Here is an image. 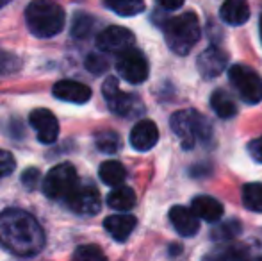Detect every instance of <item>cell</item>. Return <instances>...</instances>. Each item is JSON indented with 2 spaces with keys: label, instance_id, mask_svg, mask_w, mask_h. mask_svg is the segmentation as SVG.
I'll return each instance as SVG.
<instances>
[{
  "label": "cell",
  "instance_id": "obj_15",
  "mask_svg": "<svg viewBox=\"0 0 262 261\" xmlns=\"http://www.w3.org/2000/svg\"><path fill=\"white\" fill-rule=\"evenodd\" d=\"M169 222L175 227V231L182 236L189 238L200 231V220L191 209L184 208V206H173L169 209Z\"/></svg>",
  "mask_w": 262,
  "mask_h": 261
},
{
  "label": "cell",
  "instance_id": "obj_13",
  "mask_svg": "<svg viewBox=\"0 0 262 261\" xmlns=\"http://www.w3.org/2000/svg\"><path fill=\"white\" fill-rule=\"evenodd\" d=\"M107 104H109L111 111L120 116H125V118H134V116L141 115L145 111L141 98L138 95L123 93L121 90H118L113 97L107 98Z\"/></svg>",
  "mask_w": 262,
  "mask_h": 261
},
{
  "label": "cell",
  "instance_id": "obj_29",
  "mask_svg": "<svg viewBox=\"0 0 262 261\" xmlns=\"http://www.w3.org/2000/svg\"><path fill=\"white\" fill-rule=\"evenodd\" d=\"M86 68L91 73H102L109 68V63H107V59L104 56H100V54H90L86 57Z\"/></svg>",
  "mask_w": 262,
  "mask_h": 261
},
{
  "label": "cell",
  "instance_id": "obj_34",
  "mask_svg": "<svg viewBox=\"0 0 262 261\" xmlns=\"http://www.w3.org/2000/svg\"><path fill=\"white\" fill-rule=\"evenodd\" d=\"M157 4L162 7V9L175 11V9H180V7H182L184 0H157Z\"/></svg>",
  "mask_w": 262,
  "mask_h": 261
},
{
  "label": "cell",
  "instance_id": "obj_31",
  "mask_svg": "<svg viewBox=\"0 0 262 261\" xmlns=\"http://www.w3.org/2000/svg\"><path fill=\"white\" fill-rule=\"evenodd\" d=\"M39 179H41V174H39L38 168H27V170L21 174V183H24L25 188L34 190L38 186Z\"/></svg>",
  "mask_w": 262,
  "mask_h": 261
},
{
  "label": "cell",
  "instance_id": "obj_24",
  "mask_svg": "<svg viewBox=\"0 0 262 261\" xmlns=\"http://www.w3.org/2000/svg\"><path fill=\"white\" fill-rule=\"evenodd\" d=\"M243 204L253 213H262V183H248L243 188Z\"/></svg>",
  "mask_w": 262,
  "mask_h": 261
},
{
  "label": "cell",
  "instance_id": "obj_19",
  "mask_svg": "<svg viewBox=\"0 0 262 261\" xmlns=\"http://www.w3.org/2000/svg\"><path fill=\"white\" fill-rule=\"evenodd\" d=\"M210 108L220 118L227 120L237 115V104L225 90H216L210 95Z\"/></svg>",
  "mask_w": 262,
  "mask_h": 261
},
{
  "label": "cell",
  "instance_id": "obj_12",
  "mask_svg": "<svg viewBox=\"0 0 262 261\" xmlns=\"http://www.w3.org/2000/svg\"><path fill=\"white\" fill-rule=\"evenodd\" d=\"M54 97L59 101L72 102V104H86L91 98V90L90 86L79 83V81H59L54 84Z\"/></svg>",
  "mask_w": 262,
  "mask_h": 261
},
{
  "label": "cell",
  "instance_id": "obj_38",
  "mask_svg": "<svg viewBox=\"0 0 262 261\" xmlns=\"http://www.w3.org/2000/svg\"><path fill=\"white\" fill-rule=\"evenodd\" d=\"M0 177H2V175H0Z\"/></svg>",
  "mask_w": 262,
  "mask_h": 261
},
{
  "label": "cell",
  "instance_id": "obj_4",
  "mask_svg": "<svg viewBox=\"0 0 262 261\" xmlns=\"http://www.w3.org/2000/svg\"><path fill=\"white\" fill-rule=\"evenodd\" d=\"M169 127L186 150L194 149L198 143L209 142L210 132H212L209 120L194 109H180V111L173 113L169 118Z\"/></svg>",
  "mask_w": 262,
  "mask_h": 261
},
{
  "label": "cell",
  "instance_id": "obj_27",
  "mask_svg": "<svg viewBox=\"0 0 262 261\" xmlns=\"http://www.w3.org/2000/svg\"><path fill=\"white\" fill-rule=\"evenodd\" d=\"M93 25H95L93 18L84 13H77L75 18H73L72 34L75 36V38H86V36H90L91 31H93Z\"/></svg>",
  "mask_w": 262,
  "mask_h": 261
},
{
  "label": "cell",
  "instance_id": "obj_37",
  "mask_svg": "<svg viewBox=\"0 0 262 261\" xmlns=\"http://www.w3.org/2000/svg\"><path fill=\"white\" fill-rule=\"evenodd\" d=\"M259 261H262V258H260V259H259Z\"/></svg>",
  "mask_w": 262,
  "mask_h": 261
},
{
  "label": "cell",
  "instance_id": "obj_20",
  "mask_svg": "<svg viewBox=\"0 0 262 261\" xmlns=\"http://www.w3.org/2000/svg\"><path fill=\"white\" fill-rule=\"evenodd\" d=\"M107 204L116 211H128L136 206V193L128 186H114L113 192L107 195Z\"/></svg>",
  "mask_w": 262,
  "mask_h": 261
},
{
  "label": "cell",
  "instance_id": "obj_21",
  "mask_svg": "<svg viewBox=\"0 0 262 261\" xmlns=\"http://www.w3.org/2000/svg\"><path fill=\"white\" fill-rule=\"evenodd\" d=\"M98 175H100L102 183H105L107 186H120L125 181V177H127V170H125V167L120 161L111 159L102 163Z\"/></svg>",
  "mask_w": 262,
  "mask_h": 261
},
{
  "label": "cell",
  "instance_id": "obj_1",
  "mask_svg": "<svg viewBox=\"0 0 262 261\" xmlns=\"http://www.w3.org/2000/svg\"><path fill=\"white\" fill-rule=\"evenodd\" d=\"M0 245L21 258L38 254L45 245V233L38 220L21 209H6L0 215Z\"/></svg>",
  "mask_w": 262,
  "mask_h": 261
},
{
  "label": "cell",
  "instance_id": "obj_33",
  "mask_svg": "<svg viewBox=\"0 0 262 261\" xmlns=\"http://www.w3.org/2000/svg\"><path fill=\"white\" fill-rule=\"evenodd\" d=\"M248 152H250V156L257 161V163H262V136H260V138H255V139H252V142H250Z\"/></svg>",
  "mask_w": 262,
  "mask_h": 261
},
{
  "label": "cell",
  "instance_id": "obj_28",
  "mask_svg": "<svg viewBox=\"0 0 262 261\" xmlns=\"http://www.w3.org/2000/svg\"><path fill=\"white\" fill-rule=\"evenodd\" d=\"M73 261H107V258L97 245H80L73 254Z\"/></svg>",
  "mask_w": 262,
  "mask_h": 261
},
{
  "label": "cell",
  "instance_id": "obj_2",
  "mask_svg": "<svg viewBox=\"0 0 262 261\" xmlns=\"http://www.w3.org/2000/svg\"><path fill=\"white\" fill-rule=\"evenodd\" d=\"M29 31L38 38H52L64 27V11L52 0H34L25 9Z\"/></svg>",
  "mask_w": 262,
  "mask_h": 261
},
{
  "label": "cell",
  "instance_id": "obj_36",
  "mask_svg": "<svg viewBox=\"0 0 262 261\" xmlns=\"http://www.w3.org/2000/svg\"><path fill=\"white\" fill-rule=\"evenodd\" d=\"M11 0H0V9H2L4 6H6V4H9Z\"/></svg>",
  "mask_w": 262,
  "mask_h": 261
},
{
  "label": "cell",
  "instance_id": "obj_17",
  "mask_svg": "<svg viewBox=\"0 0 262 261\" xmlns=\"http://www.w3.org/2000/svg\"><path fill=\"white\" fill-rule=\"evenodd\" d=\"M136 224H138L136 216L121 213V215L107 216L105 222H104V227H105L107 231H109V234L116 242H125L128 236H130L132 231L136 229Z\"/></svg>",
  "mask_w": 262,
  "mask_h": 261
},
{
  "label": "cell",
  "instance_id": "obj_8",
  "mask_svg": "<svg viewBox=\"0 0 262 261\" xmlns=\"http://www.w3.org/2000/svg\"><path fill=\"white\" fill-rule=\"evenodd\" d=\"M64 200L79 215H97L102 208L100 193L91 183H77Z\"/></svg>",
  "mask_w": 262,
  "mask_h": 261
},
{
  "label": "cell",
  "instance_id": "obj_10",
  "mask_svg": "<svg viewBox=\"0 0 262 261\" xmlns=\"http://www.w3.org/2000/svg\"><path fill=\"white\" fill-rule=\"evenodd\" d=\"M227 63L228 54L216 45H210L209 49H205L196 59L198 72L204 79H216L227 68Z\"/></svg>",
  "mask_w": 262,
  "mask_h": 261
},
{
  "label": "cell",
  "instance_id": "obj_16",
  "mask_svg": "<svg viewBox=\"0 0 262 261\" xmlns=\"http://www.w3.org/2000/svg\"><path fill=\"white\" fill-rule=\"evenodd\" d=\"M191 211L198 216V218L205 220V222L216 224L223 216V204L217 198L209 195H198L191 202Z\"/></svg>",
  "mask_w": 262,
  "mask_h": 261
},
{
  "label": "cell",
  "instance_id": "obj_18",
  "mask_svg": "<svg viewBox=\"0 0 262 261\" xmlns=\"http://www.w3.org/2000/svg\"><path fill=\"white\" fill-rule=\"evenodd\" d=\"M220 16L228 25H243L250 18V6L246 0H225L220 7Z\"/></svg>",
  "mask_w": 262,
  "mask_h": 261
},
{
  "label": "cell",
  "instance_id": "obj_26",
  "mask_svg": "<svg viewBox=\"0 0 262 261\" xmlns=\"http://www.w3.org/2000/svg\"><path fill=\"white\" fill-rule=\"evenodd\" d=\"M95 143H97V149L102 150V152H105V154L118 152L120 147H121L120 136H118V132H114V131L98 132L97 138H95Z\"/></svg>",
  "mask_w": 262,
  "mask_h": 261
},
{
  "label": "cell",
  "instance_id": "obj_25",
  "mask_svg": "<svg viewBox=\"0 0 262 261\" xmlns=\"http://www.w3.org/2000/svg\"><path fill=\"white\" fill-rule=\"evenodd\" d=\"M204 261H250V254L245 247H225L205 256Z\"/></svg>",
  "mask_w": 262,
  "mask_h": 261
},
{
  "label": "cell",
  "instance_id": "obj_11",
  "mask_svg": "<svg viewBox=\"0 0 262 261\" xmlns=\"http://www.w3.org/2000/svg\"><path fill=\"white\" fill-rule=\"evenodd\" d=\"M29 122L38 132V139L41 143H54L59 136V122L55 115L49 109H34L29 116Z\"/></svg>",
  "mask_w": 262,
  "mask_h": 261
},
{
  "label": "cell",
  "instance_id": "obj_22",
  "mask_svg": "<svg viewBox=\"0 0 262 261\" xmlns=\"http://www.w3.org/2000/svg\"><path fill=\"white\" fill-rule=\"evenodd\" d=\"M241 231H243V226L239 220L230 218V220H223V222L217 220L216 226L210 231V238H212L214 242H227V240H232V238L239 236Z\"/></svg>",
  "mask_w": 262,
  "mask_h": 261
},
{
  "label": "cell",
  "instance_id": "obj_6",
  "mask_svg": "<svg viewBox=\"0 0 262 261\" xmlns=\"http://www.w3.org/2000/svg\"><path fill=\"white\" fill-rule=\"evenodd\" d=\"M77 183H79V179H77L75 167L70 163H61L45 175L43 192L50 198H66Z\"/></svg>",
  "mask_w": 262,
  "mask_h": 261
},
{
  "label": "cell",
  "instance_id": "obj_35",
  "mask_svg": "<svg viewBox=\"0 0 262 261\" xmlns=\"http://www.w3.org/2000/svg\"><path fill=\"white\" fill-rule=\"evenodd\" d=\"M259 32H260V42H262V14H260V22H259Z\"/></svg>",
  "mask_w": 262,
  "mask_h": 261
},
{
  "label": "cell",
  "instance_id": "obj_5",
  "mask_svg": "<svg viewBox=\"0 0 262 261\" xmlns=\"http://www.w3.org/2000/svg\"><path fill=\"white\" fill-rule=\"evenodd\" d=\"M230 84L246 104H259L262 101V77L245 65H234L228 70Z\"/></svg>",
  "mask_w": 262,
  "mask_h": 261
},
{
  "label": "cell",
  "instance_id": "obj_23",
  "mask_svg": "<svg viewBox=\"0 0 262 261\" xmlns=\"http://www.w3.org/2000/svg\"><path fill=\"white\" fill-rule=\"evenodd\" d=\"M104 4L120 16H136L145 11V0H104Z\"/></svg>",
  "mask_w": 262,
  "mask_h": 261
},
{
  "label": "cell",
  "instance_id": "obj_9",
  "mask_svg": "<svg viewBox=\"0 0 262 261\" xmlns=\"http://www.w3.org/2000/svg\"><path fill=\"white\" fill-rule=\"evenodd\" d=\"M132 45H134V34H132V31L120 27V25H111V27L104 29L97 36V47L102 52L121 54L125 50L132 49Z\"/></svg>",
  "mask_w": 262,
  "mask_h": 261
},
{
  "label": "cell",
  "instance_id": "obj_32",
  "mask_svg": "<svg viewBox=\"0 0 262 261\" xmlns=\"http://www.w3.org/2000/svg\"><path fill=\"white\" fill-rule=\"evenodd\" d=\"M118 90H120V84H118L116 77H107L105 83H104V86H102V93H104L105 101L109 97H113V95L116 93Z\"/></svg>",
  "mask_w": 262,
  "mask_h": 261
},
{
  "label": "cell",
  "instance_id": "obj_30",
  "mask_svg": "<svg viewBox=\"0 0 262 261\" xmlns=\"http://www.w3.org/2000/svg\"><path fill=\"white\" fill-rule=\"evenodd\" d=\"M14 167H16V161H14L13 154L0 149V175L2 177L4 175H9L14 170Z\"/></svg>",
  "mask_w": 262,
  "mask_h": 261
},
{
  "label": "cell",
  "instance_id": "obj_14",
  "mask_svg": "<svg viewBox=\"0 0 262 261\" xmlns=\"http://www.w3.org/2000/svg\"><path fill=\"white\" fill-rule=\"evenodd\" d=\"M159 142V129L152 120H139L130 131V145L139 152H146Z\"/></svg>",
  "mask_w": 262,
  "mask_h": 261
},
{
  "label": "cell",
  "instance_id": "obj_7",
  "mask_svg": "<svg viewBox=\"0 0 262 261\" xmlns=\"http://www.w3.org/2000/svg\"><path fill=\"white\" fill-rule=\"evenodd\" d=\"M116 70L120 77H123L127 83L130 84H141L148 79V61H146L145 54L138 49H128L118 56Z\"/></svg>",
  "mask_w": 262,
  "mask_h": 261
},
{
  "label": "cell",
  "instance_id": "obj_3",
  "mask_svg": "<svg viewBox=\"0 0 262 261\" xmlns=\"http://www.w3.org/2000/svg\"><path fill=\"white\" fill-rule=\"evenodd\" d=\"M202 34L200 20L194 13L187 11L179 16L169 18L164 24V38L168 47L179 56H186L198 43Z\"/></svg>",
  "mask_w": 262,
  "mask_h": 261
}]
</instances>
